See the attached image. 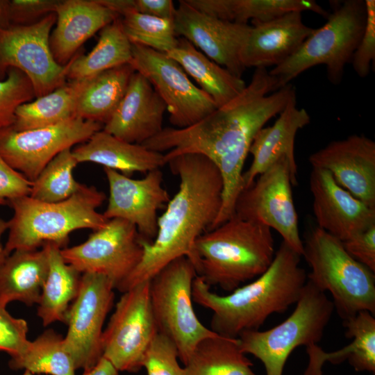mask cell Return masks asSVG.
<instances>
[{
    "mask_svg": "<svg viewBox=\"0 0 375 375\" xmlns=\"http://www.w3.org/2000/svg\"><path fill=\"white\" fill-rule=\"evenodd\" d=\"M46 247L49 257V272L43 285L37 314L42 324L66 322L69 304L78 294L81 273L64 260L61 248L53 243Z\"/></svg>",
    "mask_w": 375,
    "mask_h": 375,
    "instance_id": "31",
    "label": "cell"
},
{
    "mask_svg": "<svg viewBox=\"0 0 375 375\" xmlns=\"http://www.w3.org/2000/svg\"><path fill=\"white\" fill-rule=\"evenodd\" d=\"M309 183L317 227L344 242L375 224V209L339 185L328 171L312 168Z\"/></svg>",
    "mask_w": 375,
    "mask_h": 375,
    "instance_id": "20",
    "label": "cell"
},
{
    "mask_svg": "<svg viewBox=\"0 0 375 375\" xmlns=\"http://www.w3.org/2000/svg\"><path fill=\"white\" fill-rule=\"evenodd\" d=\"M22 375H33L31 372L25 370L24 372Z\"/></svg>",
    "mask_w": 375,
    "mask_h": 375,
    "instance_id": "50",
    "label": "cell"
},
{
    "mask_svg": "<svg viewBox=\"0 0 375 375\" xmlns=\"http://www.w3.org/2000/svg\"><path fill=\"white\" fill-rule=\"evenodd\" d=\"M8 365L12 369H24L33 374L75 375L76 370L63 338L52 329L30 341L22 353L10 357Z\"/></svg>",
    "mask_w": 375,
    "mask_h": 375,
    "instance_id": "35",
    "label": "cell"
},
{
    "mask_svg": "<svg viewBox=\"0 0 375 375\" xmlns=\"http://www.w3.org/2000/svg\"><path fill=\"white\" fill-rule=\"evenodd\" d=\"M49 272L45 246L40 250H15L0 265V305L20 301L39 303Z\"/></svg>",
    "mask_w": 375,
    "mask_h": 375,
    "instance_id": "26",
    "label": "cell"
},
{
    "mask_svg": "<svg viewBox=\"0 0 375 375\" xmlns=\"http://www.w3.org/2000/svg\"><path fill=\"white\" fill-rule=\"evenodd\" d=\"M32 182L12 169L0 155V205L28 196Z\"/></svg>",
    "mask_w": 375,
    "mask_h": 375,
    "instance_id": "43",
    "label": "cell"
},
{
    "mask_svg": "<svg viewBox=\"0 0 375 375\" xmlns=\"http://www.w3.org/2000/svg\"><path fill=\"white\" fill-rule=\"evenodd\" d=\"M252 24L240 54L245 68L279 65L297 51L314 30L303 22L300 12Z\"/></svg>",
    "mask_w": 375,
    "mask_h": 375,
    "instance_id": "22",
    "label": "cell"
},
{
    "mask_svg": "<svg viewBox=\"0 0 375 375\" xmlns=\"http://www.w3.org/2000/svg\"><path fill=\"white\" fill-rule=\"evenodd\" d=\"M184 365V375H256L238 339L219 335L202 340Z\"/></svg>",
    "mask_w": 375,
    "mask_h": 375,
    "instance_id": "34",
    "label": "cell"
},
{
    "mask_svg": "<svg viewBox=\"0 0 375 375\" xmlns=\"http://www.w3.org/2000/svg\"><path fill=\"white\" fill-rule=\"evenodd\" d=\"M113 283L106 276L84 273L79 290L69 308L64 347L76 369H89L102 358L103 325L114 300Z\"/></svg>",
    "mask_w": 375,
    "mask_h": 375,
    "instance_id": "16",
    "label": "cell"
},
{
    "mask_svg": "<svg viewBox=\"0 0 375 375\" xmlns=\"http://www.w3.org/2000/svg\"><path fill=\"white\" fill-rule=\"evenodd\" d=\"M78 163L91 162L129 176L167 165L165 154L119 139L103 129L72 150Z\"/></svg>",
    "mask_w": 375,
    "mask_h": 375,
    "instance_id": "25",
    "label": "cell"
},
{
    "mask_svg": "<svg viewBox=\"0 0 375 375\" xmlns=\"http://www.w3.org/2000/svg\"><path fill=\"white\" fill-rule=\"evenodd\" d=\"M196 10L211 17L240 24L265 22L291 12L328 13L313 0H186Z\"/></svg>",
    "mask_w": 375,
    "mask_h": 375,
    "instance_id": "28",
    "label": "cell"
},
{
    "mask_svg": "<svg viewBox=\"0 0 375 375\" xmlns=\"http://www.w3.org/2000/svg\"><path fill=\"white\" fill-rule=\"evenodd\" d=\"M334 310L326 293L307 279L292 313L267 331L242 333L238 338L239 347L262 362L266 375H283L285 362L297 347L317 344L322 340Z\"/></svg>",
    "mask_w": 375,
    "mask_h": 375,
    "instance_id": "8",
    "label": "cell"
},
{
    "mask_svg": "<svg viewBox=\"0 0 375 375\" xmlns=\"http://www.w3.org/2000/svg\"><path fill=\"white\" fill-rule=\"evenodd\" d=\"M167 54L191 76L199 88L220 107L238 96L247 85L242 78L219 65L183 38Z\"/></svg>",
    "mask_w": 375,
    "mask_h": 375,
    "instance_id": "29",
    "label": "cell"
},
{
    "mask_svg": "<svg viewBox=\"0 0 375 375\" xmlns=\"http://www.w3.org/2000/svg\"><path fill=\"white\" fill-rule=\"evenodd\" d=\"M302 241L301 256L310 268L308 281L331 294L342 320L365 310L375 315V272L353 258L340 240L317 226Z\"/></svg>",
    "mask_w": 375,
    "mask_h": 375,
    "instance_id": "6",
    "label": "cell"
},
{
    "mask_svg": "<svg viewBox=\"0 0 375 375\" xmlns=\"http://www.w3.org/2000/svg\"><path fill=\"white\" fill-rule=\"evenodd\" d=\"M106 198L96 187L83 185L74 195L59 202L40 201L29 196L9 201L13 215L8 221L6 254L38 249L47 243L63 249L73 231L102 228L108 220L97 209Z\"/></svg>",
    "mask_w": 375,
    "mask_h": 375,
    "instance_id": "5",
    "label": "cell"
},
{
    "mask_svg": "<svg viewBox=\"0 0 375 375\" xmlns=\"http://www.w3.org/2000/svg\"><path fill=\"white\" fill-rule=\"evenodd\" d=\"M367 18L365 28L351 64L360 78L369 75L375 60V1L365 0Z\"/></svg>",
    "mask_w": 375,
    "mask_h": 375,
    "instance_id": "40",
    "label": "cell"
},
{
    "mask_svg": "<svg viewBox=\"0 0 375 375\" xmlns=\"http://www.w3.org/2000/svg\"><path fill=\"white\" fill-rule=\"evenodd\" d=\"M34 98V90L28 77L19 69H9L6 78L0 80V129L11 126L17 108Z\"/></svg>",
    "mask_w": 375,
    "mask_h": 375,
    "instance_id": "38",
    "label": "cell"
},
{
    "mask_svg": "<svg viewBox=\"0 0 375 375\" xmlns=\"http://www.w3.org/2000/svg\"><path fill=\"white\" fill-rule=\"evenodd\" d=\"M61 0H10V24L26 26L55 13Z\"/></svg>",
    "mask_w": 375,
    "mask_h": 375,
    "instance_id": "42",
    "label": "cell"
},
{
    "mask_svg": "<svg viewBox=\"0 0 375 375\" xmlns=\"http://www.w3.org/2000/svg\"><path fill=\"white\" fill-rule=\"evenodd\" d=\"M197 272L192 261L180 257L150 280V301L158 331L174 341L185 365L203 340L218 335L198 319L192 300Z\"/></svg>",
    "mask_w": 375,
    "mask_h": 375,
    "instance_id": "9",
    "label": "cell"
},
{
    "mask_svg": "<svg viewBox=\"0 0 375 375\" xmlns=\"http://www.w3.org/2000/svg\"><path fill=\"white\" fill-rule=\"evenodd\" d=\"M332 5L327 22L314 29L292 56L269 71L275 78L276 91L319 65L326 66L331 83L338 85L342 81L365 28L366 6L363 0H345Z\"/></svg>",
    "mask_w": 375,
    "mask_h": 375,
    "instance_id": "7",
    "label": "cell"
},
{
    "mask_svg": "<svg viewBox=\"0 0 375 375\" xmlns=\"http://www.w3.org/2000/svg\"><path fill=\"white\" fill-rule=\"evenodd\" d=\"M312 168L328 171L337 183L375 209V142L364 135L333 140L312 153Z\"/></svg>",
    "mask_w": 375,
    "mask_h": 375,
    "instance_id": "19",
    "label": "cell"
},
{
    "mask_svg": "<svg viewBox=\"0 0 375 375\" xmlns=\"http://www.w3.org/2000/svg\"><path fill=\"white\" fill-rule=\"evenodd\" d=\"M82 79L69 80L52 92L19 106L11 127L18 131L53 126L76 117Z\"/></svg>",
    "mask_w": 375,
    "mask_h": 375,
    "instance_id": "33",
    "label": "cell"
},
{
    "mask_svg": "<svg viewBox=\"0 0 375 375\" xmlns=\"http://www.w3.org/2000/svg\"><path fill=\"white\" fill-rule=\"evenodd\" d=\"M274 255L269 227L233 215L197 238L193 265L209 286L231 292L263 274Z\"/></svg>",
    "mask_w": 375,
    "mask_h": 375,
    "instance_id": "4",
    "label": "cell"
},
{
    "mask_svg": "<svg viewBox=\"0 0 375 375\" xmlns=\"http://www.w3.org/2000/svg\"><path fill=\"white\" fill-rule=\"evenodd\" d=\"M301 256L282 242L269 267L256 279L226 295L212 292L199 276L192 284V300L212 310L210 330L238 339L247 331L258 330L273 313L296 303L307 282Z\"/></svg>",
    "mask_w": 375,
    "mask_h": 375,
    "instance_id": "3",
    "label": "cell"
},
{
    "mask_svg": "<svg viewBox=\"0 0 375 375\" xmlns=\"http://www.w3.org/2000/svg\"><path fill=\"white\" fill-rule=\"evenodd\" d=\"M97 1L121 17L128 12H136L135 0H97Z\"/></svg>",
    "mask_w": 375,
    "mask_h": 375,
    "instance_id": "46",
    "label": "cell"
},
{
    "mask_svg": "<svg viewBox=\"0 0 375 375\" xmlns=\"http://www.w3.org/2000/svg\"><path fill=\"white\" fill-rule=\"evenodd\" d=\"M28 324L26 320L12 317L6 306L0 305V351L10 357L22 353L28 347Z\"/></svg>",
    "mask_w": 375,
    "mask_h": 375,
    "instance_id": "41",
    "label": "cell"
},
{
    "mask_svg": "<svg viewBox=\"0 0 375 375\" xmlns=\"http://www.w3.org/2000/svg\"><path fill=\"white\" fill-rule=\"evenodd\" d=\"M150 280L123 292L103 331L102 357L118 372H137L158 333L150 301Z\"/></svg>",
    "mask_w": 375,
    "mask_h": 375,
    "instance_id": "12",
    "label": "cell"
},
{
    "mask_svg": "<svg viewBox=\"0 0 375 375\" xmlns=\"http://www.w3.org/2000/svg\"><path fill=\"white\" fill-rule=\"evenodd\" d=\"M130 65L143 75L162 98L176 128L199 122L217 107L213 100L189 79L181 66L167 54L132 44Z\"/></svg>",
    "mask_w": 375,
    "mask_h": 375,
    "instance_id": "13",
    "label": "cell"
},
{
    "mask_svg": "<svg viewBox=\"0 0 375 375\" xmlns=\"http://www.w3.org/2000/svg\"><path fill=\"white\" fill-rule=\"evenodd\" d=\"M178 351L172 340L160 333L155 335L142 362L147 375H184L178 362Z\"/></svg>",
    "mask_w": 375,
    "mask_h": 375,
    "instance_id": "39",
    "label": "cell"
},
{
    "mask_svg": "<svg viewBox=\"0 0 375 375\" xmlns=\"http://www.w3.org/2000/svg\"><path fill=\"white\" fill-rule=\"evenodd\" d=\"M56 27L49 36L55 61L65 66L98 31L120 17L97 0H61L56 10Z\"/></svg>",
    "mask_w": 375,
    "mask_h": 375,
    "instance_id": "23",
    "label": "cell"
},
{
    "mask_svg": "<svg viewBox=\"0 0 375 375\" xmlns=\"http://www.w3.org/2000/svg\"><path fill=\"white\" fill-rule=\"evenodd\" d=\"M78 162L71 148L56 156L32 182L29 197L44 202H59L69 199L83 186L76 181L74 169Z\"/></svg>",
    "mask_w": 375,
    "mask_h": 375,
    "instance_id": "36",
    "label": "cell"
},
{
    "mask_svg": "<svg viewBox=\"0 0 375 375\" xmlns=\"http://www.w3.org/2000/svg\"><path fill=\"white\" fill-rule=\"evenodd\" d=\"M103 171L109 188L105 218L128 222L144 240L151 242L157 233L158 211L170 199L160 169L151 170L140 179L109 168L103 167Z\"/></svg>",
    "mask_w": 375,
    "mask_h": 375,
    "instance_id": "17",
    "label": "cell"
},
{
    "mask_svg": "<svg viewBox=\"0 0 375 375\" xmlns=\"http://www.w3.org/2000/svg\"><path fill=\"white\" fill-rule=\"evenodd\" d=\"M295 97L291 83L276 91L275 78L267 68H256L249 84L233 99L191 126L163 128L142 145L160 153L167 151V164L179 155L199 153L216 165L224 188L212 229L234 214L236 199L244 188V164L255 135Z\"/></svg>",
    "mask_w": 375,
    "mask_h": 375,
    "instance_id": "1",
    "label": "cell"
},
{
    "mask_svg": "<svg viewBox=\"0 0 375 375\" xmlns=\"http://www.w3.org/2000/svg\"><path fill=\"white\" fill-rule=\"evenodd\" d=\"M134 72L130 64H125L83 78L76 117L104 125L122 99Z\"/></svg>",
    "mask_w": 375,
    "mask_h": 375,
    "instance_id": "30",
    "label": "cell"
},
{
    "mask_svg": "<svg viewBox=\"0 0 375 375\" xmlns=\"http://www.w3.org/2000/svg\"><path fill=\"white\" fill-rule=\"evenodd\" d=\"M101 123L74 117L62 123L18 131L0 129V155L15 170L33 182L60 152L86 142L103 129Z\"/></svg>",
    "mask_w": 375,
    "mask_h": 375,
    "instance_id": "15",
    "label": "cell"
},
{
    "mask_svg": "<svg viewBox=\"0 0 375 375\" xmlns=\"http://www.w3.org/2000/svg\"><path fill=\"white\" fill-rule=\"evenodd\" d=\"M345 335L351 342L342 349L324 352L317 344L306 347L309 364L303 375H322L324 362L340 363L348 360L357 372H375V317L368 311H361L343 321Z\"/></svg>",
    "mask_w": 375,
    "mask_h": 375,
    "instance_id": "27",
    "label": "cell"
},
{
    "mask_svg": "<svg viewBox=\"0 0 375 375\" xmlns=\"http://www.w3.org/2000/svg\"><path fill=\"white\" fill-rule=\"evenodd\" d=\"M166 110V104L150 82L135 71L103 130L126 142L142 144L162 130Z\"/></svg>",
    "mask_w": 375,
    "mask_h": 375,
    "instance_id": "21",
    "label": "cell"
},
{
    "mask_svg": "<svg viewBox=\"0 0 375 375\" xmlns=\"http://www.w3.org/2000/svg\"><path fill=\"white\" fill-rule=\"evenodd\" d=\"M176 8L172 0H135V11L164 19L174 20Z\"/></svg>",
    "mask_w": 375,
    "mask_h": 375,
    "instance_id": "45",
    "label": "cell"
},
{
    "mask_svg": "<svg viewBox=\"0 0 375 375\" xmlns=\"http://www.w3.org/2000/svg\"><path fill=\"white\" fill-rule=\"evenodd\" d=\"M342 242L353 258L375 272V224Z\"/></svg>",
    "mask_w": 375,
    "mask_h": 375,
    "instance_id": "44",
    "label": "cell"
},
{
    "mask_svg": "<svg viewBox=\"0 0 375 375\" xmlns=\"http://www.w3.org/2000/svg\"><path fill=\"white\" fill-rule=\"evenodd\" d=\"M132 59L131 43L118 17L103 27L99 40L87 55L78 51L70 60L67 74L69 80L83 79L108 69L129 64Z\"/></svg>",
    "mask_w": 375,
    "mask_h": 375,
    "instance_id": "32",
    "label": "cell"
},
{
    "mask_svg": "<svg viewBox=\"0 0 375 375\" xmlns=\"http://www.w3.org/2000/svg\"><path fill=\"white\" fill-rule=\"evenodd\" d=\"M8 229V221H5L0 217V265L7 256L4 250V247L3 246L1 242V237Z\"/></svg>",
    "mask_w": 375,
    "mask_h": 375,
    "instance_id": "49",
    "label": "cell"
},
{
    "mask_svg": "<svg viewBox=\"0 0 375 375\" xmlns=\"http://www.w3.org/2000/svg\"><path fill=\"white\" fill-rule=\"evenodd\" d=\"M119 372L114 366L104 358H101L99 361L92 368L84 370L82 375H118Z\"/></svg>",
    "mask_w": 375,
    "mask_h": 375,
    "instance_id": "47",
    "label": "cell"
},
{
    "mask_svg": "<svg viewBox=\"0 0 375 375\" xmlns=\"http://www.w3.org/2000/svg\"><path fill=\"white\" fill-rule=\"evenodd\" d=\"M176 35L201 49L210 60L242 78L240 54L251 25L215 18L179 1L174 19Z\"/></svg>",
    "mask_w": 375,
    "mask_h": 375,
    "instance_id": "18",
    "label": "cell"
},
{
    "mask_svg": "<svg viewBox=\"0 0 375 375\" xmlns=\"http://www.w3.org/2000/svg\"><path fill=\"white\" fill-rule=\"evenodd\" d=\"M179 178L177 192L158 217L157 233L151 242L140 236V262L116 288L124 292L151 280L172 261L187 257L193 263L197 238L210 229L222 204L223 179L216 165L199 153H185L168 160Z\"/></svg>",
    "mask_w": 375,
    "mask_h": 375,
    "instance_id": "2",
    "label": "cell"
},
{
    "mask_svg": "<svg viewBox=\"0 0 375 375\" xmlns=\"http://www.w3.org/2000/svg\"><path fill=\"white\" fill-rule=\"evenodd\" d=\"M297 162L287 156L281 158L241 191L233 215L274 229L301 256L303 241L292 191V185L297 183Z\"/></svg>",
    "mask_w": 375,
    "mask_h": 375,
    "instance_id": "10",
    "label": "cell"
},
{
    "mask_svg": "<svg viewBox=\"0 0 375 375\" xmlns=\"http://www.w3.org/2000/svg\"><path fill=\"white\" fill-rule=\"evenodd\" d=\"M60 252L65 262L81 274L103 275L116 289L140 262L143 248L134 225L111 219L83 243L61 249Z\"/></svg>",
    "mask_w": 375,
    "mask_h": 375,
    "instance_id": "14",
    "label": "cell"
},
{
    "mask_svg": "<svg viewBox=\"0 0 375 375\" xmlns=\"http://www.w3.org/2000/svg\"><path fill=\"white\" fill-rule=\"evenodd\" d=\"M122 18L126 35L132 44H138L168 53L176 47L178 38L174 20L131 12Z\"/></svg>",
    "mask_w": 375,
    "mask_h": 375,
    "instance_id": "37",
    "label": "cell"
},
{
    "mask_svg": "<svg viewBox=\"0 0 375 375\" xmlns=\"http://www.w3.org/2000/svg\"><path fill=\"white\" fill-rule=\"evenodd\" d=\"M310 122L304 108L297 106V97L292 98L278 114L274 124L260 129L255 135L249 153L253 156L249 169L243 173V186H250L256 178L281 158L287 156L296 162L294 143L297 132Z\"/></svg>",
    "mask_w": 375,
    "mask_h": 375,
    "instance_id": "24",
    "label": "cell"
},
{
    "mask_svg": "<svg viewBox=\"0 0 375 375\" xmlns=\"http://www.w3.org/2000/svg\"><path fill=\"white\" fill-rule=\"evenodd\" d=\"M56 22V14L51 13L31 25L0 28V80L6 78L10 69L22 71L30 79L35 98L66 82L69 62L58 65L49 48V36Z\"/></svg>",
    "mask_w": 375,
    "mask_h": 375,
    "instance_id": "11",
    "label": "cell"
},
{
    "mask_svg": "<svg viewBox=\"0 0 375 375\" xmlns=\"http://www.w3.org/2000/svg\"><path fill=\"white\" fill-rule=\"evenodd\" d=\"M10 0H0V28L11 25L9 16Z\"/></svg>",
    "mask_w": 375,
    "mask_h": 375,
    "instance_id": "48",
    "label": "cell"
}]
</instances>
